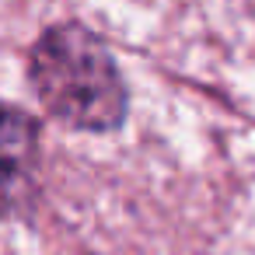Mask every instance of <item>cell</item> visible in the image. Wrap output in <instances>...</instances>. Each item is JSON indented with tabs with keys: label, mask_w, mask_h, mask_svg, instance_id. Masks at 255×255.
Here are the masks:
<instances>
[{
	"label": "cell",
	"mask_w": 255,
	"mask_h": 255,
	"mask_svg": "<svg viewBox=\"0 0 255 255\" xmlns=\"http://www.w3.org/2000/svg\"><path fill=\"white\" fill-rule=\"evenodd\" d=\"M32 81L46 109L81 129H112L126 112V84L112 53L81 25H60L39 39Z\"/></svg>",
	"instance_id": "6da1fadb"
},
{
	"label": "cell",
	"mask_w": 255,
	"mask_h": 255,
	"mask_svg": "<svg viewBox=\"0 0 255 255\" xmlns=\"http://www.w3.org/2000/svg\"><path fill=\"white\" fill-rule=\"evenodd\" d=\"M39 154V129L25 112L0 109V213L14 210L28 189Z\"/></svg>",
	"instance_id": "7a4b0ae2"
}]
</instances>
